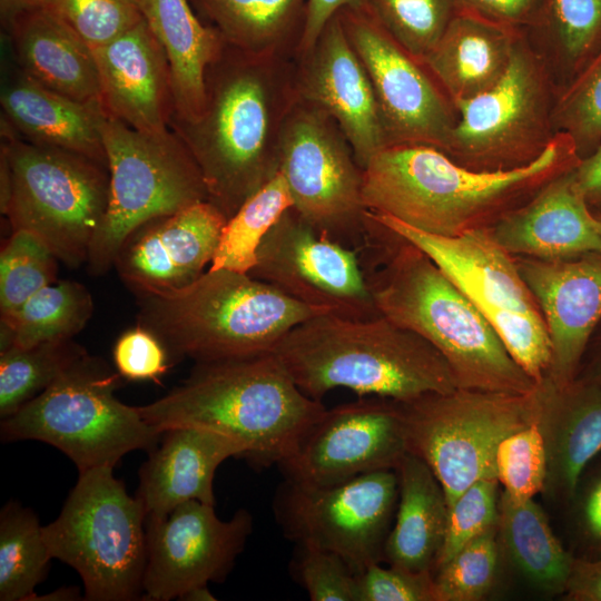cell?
<instances>
[{
	"instance_id": "ee69618b",
	"label": "cell",
	"mask_w": 601,
	"mask_h": 601,
	"mask_svg": "<svg viewBox=\"0 0 601 601\" xmlns=\"http://www.w3.org/2000/svg\"><path fill=\"white\" fill-rule=\"evenodd\" d=\"M499 482L482 479L463 491L449 506L444 541L433 572L464 545L497 526Z\"/></svg>"
},
{
	"instance_id": "8fae6325",
	"label": "cell",
	"mask_w": 601,
	"mask_h": 601,
	"mask_svg": "<svg viewBox=\"0 0 601 601\" xmlns=\"http://www.w3.org/2000/svg\"><path fill=\"white\" fill-rule=\"evenodd\" d=\"M397 403L407 452L428 465L449 506L476 481L496 479L500 442L539 416L538 387L525 394L455 388Z\"/></svg>"
},
{
	"instance_id": "91938a15",
	"label": "cell",
	"mask_w": 601,
	"mask_h": 601,
	"mask_svg": "<svg viewBox=\"0 0 601 601\" xmlns=\"http://www.w3.org/2000/svg\"><path fill=\"white\" fill-rule=\"evenodd\" d=\"M595 215V214H594ZM597 218H598V224H599V230H600V234H601V216L600 215H595Z\"/></svg>"
},
{
	"instance_id": "e575fe53",
	"label": "cell",
	"mask_w": 601,
	"mask_h": 601,
	"mask_svg": "<svg viewBox=\"0 0 601 601\" xmlns=\"http://www.w3.org/2000/svg\"><path fill=\"white\" fill-rule=\"evenodd\" d=\"M92 313L93 299L85 285L58 280L16 311L0 315V353L12 346L70 339L85 328Z\"/></svg>"
},
{
	"instance_id": "7c38bea8",
	"label": "cell",
	"mask_w": 601,
	"mask_h": 601,
	"mask_svg": "<svg viewBox=\"0 0 601 601\" xmlns=\"http://www.w3.org/2000/svg\"><path fill=\"white\" fill-rule=\"evenodd\" d=\"M368 217L424 252L496 331L520 366L539 385L551 364V342L540 306L515 258L489 228L456 237L427 234L388 215Z\"/></svg>"
},
{
	"instance_id": "cb8c5ba5",
	"label": "cell",
	"mask_w": 601,
	"mask_h": 601,
	"mask_svg": "<svg viewBox=\"0 0 601 601\" xmlns=\"http://www.w3.org/2000/svg\"><path fill=\"white\" fill-rule=\"evenodd\" d=\"M489 230L513 256L558 260L601 252L598 218L577 188L573 169L549 180Z\"/></svg>"
},
{
	"instance_id": "f1b7e54d",
	"label": "cell",
	"mask_w": 601,
	"mask_h": 601,
	"mask_svg": "<svg viewBox=\"0 0 601 601\" xmlns=\"http://www.w3.org/2000/svg\"><path fill=\"white\" fill-rule=\"evenodd\" d=\"M523 33L456 8L422 62L455 105L486 91L502 78Z\"/></svg>"
},
{
	"instance_id": "ab89813d",
	"label": "cell",
	"mask_w": 601,
	"mask_h": 601,
	"mask_svg": "<svg viewBox=\"0 0 601 601\" xmlns=\"http://www.w3.org/2000/svg\"><path fill=\"white\" fill-rule=\"evenodd\" d=\"M367 10L422 62L456 12L455 0H366Z\"/></svg>"
},
{
	"instance_id": "603a6c76",
	"label": "cell",
	"mask_w": 601,
	"mask_h": 601,
	"mask_svg": "<svg viewBox=\"0 0 601 601\" xmlns=\"http://www.w3.org/2000/svg\"><path fill=\"white\" fill-rule=\"evenodd\" d=\"M92 51L107 117L140 131L168 130L174 114L170 67L145 19Z\"/></svg>"
},
{
	"instance_id": "680465c9",
	"label": "cell",
	"mask_w": 601,
	"mask_h": 601,
	"mask_svg": "<svg viewBox=\"0 0 601 601\" xmlns=\"http://www.w3.org/2000/svg\"><path fill=\"white\" fill-rule=\"evenodd\" d=\"M178 600L184 601H215V595L210 592L208 584L196 585L184 592Z\"/></svg>"
},
{
	"instance_id": "6da1fadb",
	"label": "cell",
	"mask_w": 601,
	"mask_h": 601,
	"mask_svg": "<svg viewBox=\"0 0 601 601\" xmlns=\"http://www.w3.org/2000/svg\"><path fill=\"white\" fill-rule=\"evenodd\" d=\"M581 157L573 139L556 132L532 162L509 170L464 167L427 145L387 146L363 168L366 210L444 237L490 228Z\"/></svg>"
},
{
	"instance_id": "681fc988",
	"label": "cell",
	"mask_w": 601,
	"mask_h": 601,
	"mask_svg": "<svg viewBox=\"0 0 601 601\" xmlns=\"http://www.w3.org/2000/svg\"><path fill=\"white\" fill-rule=\"evenodd\" d=\"M572 504L573 529L582 558L601 556V454L580 479Z\"/></svg>"
},
{
	"instance_id": "7dc6e473",
	"label": "cell",
	"mask_w": 601,
	"mask_h": 601,
	"mask_svg": "<svg viewBox=\"0 0 601 601\" xmlns=\"http://www.w3.org/2000/svg\"><path fill=\"white\" fill-rule=\"evenodd\" d=\"M358 601H436L433 572L374 563L357 574Z\"/></svg>"
},
{
	"instance_id": "4316f807",
	"label": "cell",
	"mask_w": 601,
	"mask_h": 601,
	"mask_svg": "<svg viewBox=\"0 0 601 601\" xmlns=\"http://www.w3.org/2000/svg\"><path fill=\"white\" fill-rule=\"evenodd\" d=\"M538 394L546 455L544 492L570 503L584 471L601 454V386L575 378L556 387L543 380Z\"/></svg>"
},
{
	"instance_id": "74e56055",
	"label": "cell",
	"mask_w": 601,
	"mask_h": 601,
	"mask_svg": "<svg viewBox=\"0 0 601 601\" xmlns=\"http://www.w3.org/2000/svg\"><path fill=\"white\" fill-rule=\"evenodd\" d=\"M72 338L0 353V417L7 418L51 385L86 354Z\"/></svg>"
},
{
	"instance_id": "9a60e30c",
	"label": "cell",
	"mask_w": 601,
	"mask_h": 601,
	"mask_svg": "<svg viewBox=\"0 0 601 601\" xmlns=\"http://www.w3.org/2000/svg\"><path fill=\"white\" fill-rule=\"evenodd\" d=\"M397 500L395 470H380L328 486L284 480L273 512L283 534L296 545L334 552L359 574L384 561Z\"/></svg>"
},
{
	"instance_id": "ac0fdd59",
	"label": "cell",
	"mask_w": 601,
	"mask_h": 601,
	"mask_svg": "<svg viewBox=\"0 0 601 601\" xmlns=\"http://www.w3.org/2000/svg\"><path fill=\"white\" fill-rule=\"evenodd\" d=\"M406 453L398 403L376 396L326 408L279 466L287 481L328 486L365 473L395 470Z\"/></svg>"
},
{
	"instance_id": "4dcf8cb0",
	"label": "cell",
	"mask_w": 601,
	"mask_h": 601,
	"mask_svg": "<svg viewBox=\"0 0 601 601\" xmlns=\"http://www.w3.org/2000/svg\"><path fill=\"white\" fill-rule=\"evenodd\" d=\"M398 503L384 549V561L410 571L433 572L449 516L444 491L428 467L406 453L395 469Z\"/></svg>"
},
{
	"instance_id": "d4e9b609",
	"label": "cell",
	"mask_w": 601,
	"mask_h": 601,
	"mask_svg": "<svg viewBox=\"0 0 601 601\" xmlns=\"http://www.w3.org/2000/svg\"><path fill=\"white\" fill-rule=\"evenodd\" d=\"M245 452L237 441L210 430L188 425L166 428L139 470L136 497L144 505L146 521L161 520L190 500L215 505L217 467Z\"/></svg>"
},
{
	"instance_id": "484cf974",
	"label": "cell",
	"mask_w": 601,
	"mask_h": 601,
	"mask_svg": "<svg viewBox=\"0 0 601 601\" xmlns=\"http://www.w3.org/2000/svg\"><path fill=\"white\" fill-rule=\"evenodd\" d=\"M0 104L1 116L24 140L107 166L101 131L107 115L101 104L81 102L41 85L12 58L3 66Z\"/></svg>"
},
{
	"instance_id": "f546056e",
	"label": "cell",
	"mask_w": 601,
	"mask_h": 601,
	"mask_svg": "<svg viewBox=\"0 0 601 601\" xmlns=\"http://www.w3.org/2000/svg\"><path fill=\"white\" fill-rule=\"evenodd\" d=\"M139 6L168 58L173 118L195 121L206 105L207 68L220 56L226 42L200 19L190 0H139Z\"/></svg>"
},
{
	"instance_id": "ffe728a7",
	"label": "cell",
	"mask_w": 601,
	"mask_h": 601,
	"mask_svg": "<svg viewBox=\"0 0 601 601\" xmlns=\"http://www.w3.org/2000/svg\"><path fill=\"white\" fill-rule=\"evenodd\" d=\"M296 96L329 116L349 142L357 164L388 146L368 73L337 13L314 47L298 56Z\"/></svg>"
},
{
	"instance_id": "db71d44e",
	"label": "cell",
	"mask_w": 601,
	"mask_h": 601,
	"mask_svg": "<svg viewBox=\"0 0 601 601\" xmlns=\"http://www.w3.org/2000/svg\"><path fill=\"white\" fill-rule=\"evenodd\" d=\"M573 179L589 208L601 216V146L581 159Z\"/></svg>"
},
{
	"instance_id": "9c48e42d",
	"label": "cell",
	"mask_w": 601,
	"mask_h": 601,
	"mask_svg": "<svg viewBox=\"0 0 601 601\" xmlns=\"http://www.w3.org/2000/svg\"><path fill=\"white\" fill-rule=\"evenodd\" d=\"M112 469L79 473L59 516L42 526L51 556L79 573L89 601H132L144 594L146 512Z\"/></svg>"
},
{
	"instance_id": "2e32d148",
	"label": "cell",
	"mask_w": 601,
	"mask_h": 601,
	"mask_svg": "<svg viewBox=\"0 0 601 601\" xmlns=\"http://www.w3.org/2000/svg\"><path fill=\"white\" fill-rule=\"evenodd\" d=\"M359 256L292 207L262 240L249 275L327 314L366 319L381 314Z\"/></svg>"
},
{
	"instance_id": "f907efd6",
	"label": "cell",
	"mask_w": 601,
	"mask_h": 601,
	"mask_svg": "<svg viewBox=\"0 0 601 601\" xmlns=\"http://www.w3.org/2000/svg\"><path fill=\"white\" fill-rule=\"evenodd\" d=\"M455 2L457 9L525 31L534 22L542 0H455Z\"/></svg>"
},
{
	"instance_id": "5bb4252c",
	"label": "cell",
	"mask_w": 601,
	"mask_h": 601,
	"mask_svg": "<svg viewBox=\"0 0 601 601\" xmlns=\"http://www.w3.org/2000/svg\"><path fill=\"white\" fill-rule=\"evenodd\" d=\"M278 171L293 208L308 224L347 247L363 249L368 236L363 168L337 124L297 96L279 134Z\"/></svg>"
},
{
	"instance_id": "60d3db41",
	"label": "cell",
	"mask_w": 601,
	"mask_h": 601,
	"mask_svg": "<svg viewBox=\"0 0 601 601\" xmlns=\"http://www.w3.org/2000/svg\"><path fill=\"white\" fill-rule=\"evenodd\" d=\"M555 132L569 135L581 158L601 146V49L555 97Z\"/></svg>"
},
{
	"instance_id": "7402d4cb",
	"label": "cell",
	"mask_w": 601,
	"mask_h": 601,
	"mask_svg": "<svg viewBox=\"0 0 601 601\" xmlns=\"http://www.w3.org/2000/svg\"><path fill=\"white\" fill-rule=\"evenodd\" d=\"M514 258L540 306L551 342L544 380L563 387L578 377L601 321V252L558 260Z\"/></svg>"
},
{
	"instance_id": "11a10c76",
	"label": "cell",
	"mask_w": 601,
	"mask_h": 601,
	"mask_svg": "<svg viewBox=\"0 0 601 601\" xmlns=\"http://www.w3.org/2000/svg\"><path fill=\"white\" fill-rule=\"evenodd\" d=\"M51 8V0H0V20L4 31L19 17Z\"/></svg>"
},
{
	"instance_id": "4fadbf2b",
	"label": "cell",
	"mask_w": 601,
	"mask_h": 601,
	"mask_svg": "<svg viewBox=\"0 0 601 601\" xmlns=\"http://www.w3.org/2000/svg\"><path fill=\"white\" fill-rule=\"evenodd\" d=\"M556 85L525 32L502 78L486 91L455 104L457 121L445 154L483 171L509 170L536 159L555 130Z\"/></svg>"
},
{
	"instance_id": "836d02e7",
	"label": "cell",
	"mask_w": 601,
	"mask_h": 601,
	"mask_svg": "<svg viewBox=\"0 0 601 601\" xmlns=\"http://www.w3.org/2000/svg\"><path fill=\"white\" fill-rule=\"evenodd\" d=\"M524 32L559 91L601 49V0H542Z\"/></svg>"
},
{
	"instance_id": "816d5d0a",
	"label": "cell",
	"mask_w": 601,
	"mask_h": 601,
	"mask_svg": "<svg viewBox=\"0 0 601 601\" xmlns=\"http://www.w3.org/2000/svg\"><path fill=\"white\" fill-rule=\"evenodd\" d=\"M366 0H307L306 14L296 51L308 52L316 43L328 21L343 9H361Z\"/></svg>"
},
{
	"instance_id": "f5cc1de1",
	"label": "cell",
	"mask_w": 601,
	"mask_h": 601,
	"mask_svg": "<svg viewBox=\"0 0 601 601\" xmlns=\"http://www.w3.org/2000/svg\"><path fill=\"white\" fill-rule=\"evenodd\" d=\"M562 595L569 601H601V556H574Z\"/></svg>"
},
{
	"instance_id": "5b68a950",
	"label": "cell",
	"mask_w": 601,
	"mask_h": 601,
	"mask_svg": "<svg viewBox=\"0 0 601 601\" xmlns=\"http://www.w3.org/2000/svg\"><path fill=\"white\" fill-rule=\"evenodd\" d=\"M274 353L316 401L337 387L397 402L457 388L446 361L427 341L383 315H316L292 328Z\"/></svg>"
},
{
	"instance_id": "30bf717a",
	"label": "cell",
	"mask_w": 601,
	"mask_h": 601,
	"mask_svg": "<svg viewBox=\"0 0 601 601\" xmlns=\"http://www.w3.org/2000/svg\"><path fill=\"white\" fill-rule=\"evenodd\" d=\"M102 140L109 171L106 214L87 260L91 275H104L138 226L208 200L200 169L173 129L140 131L106 117Z\"/></svg>"
},
{
	"instance_id": "52a82bcc",
	"label": "cell",
	"mask_w": 601,
	"mask_h": 601,
	"mask_svg": "<svg viewBox=\"0 0 601 601\" xmlns=\"http://www.w3.org/2000/svg\"><path fill=\"white\" fill-rule=\"evenodd\" d=\"M121 378L106 361L86 353L43 392L1 420L3 441L48 443L70 457L79 473L114 467L135 450L151 452L164 431L116 397Z\"/></svg>"
},
{
	"instance_id": "9f6ffc18",
	"label": "cell",
	"mask_w": 601,
	"mask_h": 601,
	"mask_svg": "<svg viewBox=\"0 0 601 601\" xmlns=\"http://www.w3.org/2000/svg\"><path fill=\"white\" fill-rule=\"evenodd\" d=\"M577 378H581L601 386V341L594 349L588 365L579 372Z\"/></svg>"
},
{
	"instance_id": "d590c367",
	"label": "cell",
	"mask_w": 601,
	"mask_h": 601,
	"mask_svg": "<svg viewBox=\"0 0 601 601\" xmlns=\"http://www.w3.org/2000/svg\"><path fill=\"white\" fill-rule=\"evenodd\" d=\"M53 559L36 514L9 502L0 514V600L28 601Z\"/></svg>"
},
{
	"instance_id": "1f68e13d",
	"label": "cell",
	"mask_w": 601,
	"mask_h": 601,
	"mask_svg": "<svg viewBox=\"0 0 601 601\" xmlns=\"http://www.w3.org/2000/svg\"><path fill=\"white\" fill-rule=\"evenodd\" d=\"M497 539L501 551L528 582L544 593L563 594L574 556L534 499L514 501L500 492Z\"/></svg>"
},
{
	"instance_id": "7bdbcfd3",
	"label": "cell",
	"mask_w": 601,
	"mask_h": 601,
	"mask_svg": "<svg viewBox=\"0 0 601 601\" xmlns=\"http://www.w3.org/2000/svg\"><path fill=\"white\" fill-rule=\"evenodd\" d=\"M494 461L496 480L510 499L526 501L544 492L546 455L538 421L504 437Z\"/></svg>"
},
{
	"instance_id": "f35d334b",
	"label": "cell",
	"mask_w": 601,
	"mask_h": 601,
	"mask_svg": "<svg viewBox=\"0 0 601 601\" xmlns=\"http://www.w3.org/2000/svg\"><path fill=\"white\" fill-rule=\"evenodd\" d=\"M58 258L35 234L12 230L0 253V315L57 282Z\"/></svg>"
},
{
	"instance_id": "b9f144b4",
	"label": "cell",
	"mask_w": 601,
	"mask_h": 601,
	"mask_svg": "<svg viewBox=\"0 0 601 601\" xmlns=\"http://www.w3.org/2000/svg\"><path fill=\"white\" fill-rule=\"evenodd\" d=\"M501 546L497 526L474 539L433 572L436 601H480L493 589Z\"/></svg>"
},
{
	"instance_id": "c3c4849f",
	"label": "cell",
	"mask_w": 601,
	"mask_h": 601,
	"mask_svg": "<svg viewBox=\"0 0 601 601\" xmlns=\"http://www.w3.org/2000/svg\"><path fill=\"white\" fill-rule=\"evenodd\" d=\"M168 351L149 329L137 324L122 333L112 351L117 372L130 381H156L169 366Z\"/></svg>"
},
{
	"instance_id": "d6a6232c",
	"label": "cell",
	"mask_w": 601,
	"mask_h": 601,
	"mask_svg": "<svg viewBox=\"0 0 601 601\" xmlns=\"http://www.w3.org/2000/svg\"><path fill=\"white\" fill-rule=\"evenodd\" d=\"M200 19L225 42L259 56L285 55L297 48L307 0H190Z\"/></svg>"
},
{
	"instance_id": "ba28073f",
	"label": "cell",
	"mask_w": 601,
	"mask_h": 601,
	"mask_svg": "<svg viewBox=\"0 0 601 601\" xmlns=\"http://www.w3.org/2000/svg\"><path fill=\"white\" fill-rule=\"evenodd\" d=\"M1 155L10 170L3 214L12 230L35 234L70 268L87 264L108 205V167L80 154L29 142L2 116Z\"/></svg>"
},
{
	"instance_id": "83f0119b",
	"label": "cell",
	"mask_w": 601,
	"mask_h": 601,
	"mask_svg": "<svg viewBox=\"0 0 601 601\" xmlns=\"http://www.w3.org/2000/svg\"><path fill=\"white\" fill-rule=\"evenodd\" d=\"M10 56L41 85L81 102H100L92 49L51 8L17 18L6 30Z\"/></svg>"
},
{
	"instance_id": "6f0895ef",
	"label": "cell",
	"mask_w": 601,
	"mask_h": 601,
	"mask_svg": "<svg viewBox=\"0 0 601 601\" xmlns=\"http://www.w3.org/2000/svg\"><path fill=\"white\" fill-rule=\"evenodd\" d=\"M80 590L76 587L70 588H59L48 594L37 597L35 595L31 600H82L83 598H80Z\"/></svg>"
},
{
	"instance_id": "7a4b0ae2",
	"label": "cell",
	"mask_w": 601,
	"mask_h": 601,
	"mask_svg": "<svg viewBox=\"0 0 601 601\" xmlns=\"http://www.w3.org/2000/svg\"><path fill=\"white\" fill-rule=\"evenodd\" d=\"M295 76L284 55H252L226 43L205 75L203 115L169 121L200 169L208 201L227 219L278 173L279 134L296 98Z\"/></svg>"
},
{
	"instance_id": "3957f363",
	"label": "cell",
	"mask_w": 601,
	"mask_h": 601,
	"mask_svg": "<svg viewBox=\"0 0 601 601\" xmlns=\"http://www.w3.org/2000/svg\"><path fill=\"white\" fill-rule=\"evenodd\" d=\"M370 220L363 250L373 267L363 268L378 313L427 341L457 388L533 392L538 384L465 294L424 252Z\"/></svg>"
},
{
	"instance_id": "e0dca14e",
	"label": "cell",
	"mask_w": 601,
	"mask_h": 601,
	"mask_svg": "<svg viewBox=\"0 0 601 601\" xmlns=\"http://www.w3.org/2000/svg\"><path fill=\"white\" fill-rule=\"evenodd\" d=\"M338 14L368 73L388 146L427 145L445 152L457 110L430 70L366 7Z\"/></svg>"
},
{
	"instance_id": "bcb514c9",
	"label": "cell",
	"mask_w": 601,
	"mask_h": 601,
	"mask_svg": "<svg viewBox=\"0 0 601 601\" xmlns=\"http://www.w3.org/2000/svg\"><path fill=\"white\" fill-rule=\"evenodd\" d=\"M292 573L312 601H358L357 573L338 554L297 545Z\"/></svg>"
},
{
	"instance_id": "277c9868",
	"label": "cell",
	"mask_w": 601,
	"mask_h": 601,
	"mask_svg": "<svg viewBox=\"0 0 601 601\" xmlns=\"http://www.w3.org/2000/svg\"><path fill=\"white\" fill-rule=\"evenodd\" d=\"M137 408L161 431L188 425L228 436L260 465L292 456L326 411L296 385L274 352L196 362L179 385Z\"/></svg>"
},
{
	"instance_id": "8992f818",
	"label": "cell",
	"mask_w": 601,
	"mask_h": 601,
	"mask_svg": "<svg viewBox=\"0 0 601 601\" xmlns=\"http://www.w3.org/2000/svg\"><path fill=\"white\" fill-rule=\"evenodd\" d=\"M138 323L175 357L210 362L274 352L296 325L319 314L272 285L225 268L170 292L136 294Z\"/></svg>"
},
{
	"instance_id": "d6986e66",
	"label": "cell",
	"mask_w": 601,
	"mask_h": 601,
	"mask_svg": "<svg viewBox=\"0 0 601 601\" xmlns=\"http://www.w3.org/2000/svg\"><path fill=\"white\" fill-rule=\"evenodd\" d=\"M253 516L238 510L220 520L214 505L190 500L161 520H147L144 600L168 601L209 582H221L244 550Z\"/></svg>"
},
{
	"instance_id": "8d00e7d4",
	"label": "cell",
	"mask_w": 601,
	"mask_h": 601,
	"mask_svg": "<svg viewBox=\"0 0 601 601\" xmlns=\"http://www.w3.org/2000/svg\"><path fill=\"white\" fill-rule=\"evenodd\" d=\"M293 206L288 186L278 171L227 219L209 269L225 268L249 274L256 264L262 240Z\"/></svg>"
},
{
	"instance_id": "44dd1931",
	"label": "cell",
	"mask_w": 601,
	"mask_h": 601,
	"mask_svg": "<svg viewBox=\"0 0 601 601\" xmlns=\"http://www.w3.org/2000/svg\"><path fill=\"white\" fill-rule=\"evenodd\" d=\"M226 223L208 200L152 218L127 236L114 267L135 295L184 288L211 264Z\"/></svg>"
},
{
	"instance_id": "f6af8a7d",
	"label": "cell",
	"mask_w": 601,
	"mask_h": 601,
	"mask_svg": "<svg viewBox=\"0 0 601 601\" xmlns=\"http://www.w3.org/2000/svg\"><path fill=\"white\" fill-rule=\"evenodd\" d=\"M51 9L91 49L112 41L144 19L139 0H51Z\"/></svg>"
}]
</instances>
